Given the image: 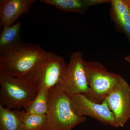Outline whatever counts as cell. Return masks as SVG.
I'll use <instances>...</instances> for the list:
<instances>
[{
  "label": "cell",
  "mask_w": 130,
  "mask_h": 130,
  "mask_svg": "<svg viewBox=\"0 0 130 130\" xmlns=\"http://www.w3.org/2000/svg\"><path fill=\"white\" fill-rule=\"evenodd\" d=\"M66 65L63 57L46 51L22 78L37 94L42 89L49 90L57 85L62 79Z\"/></svg>",
  "instance_id": "6da1fadb"
},
{
  "label": "cell",
  "mask_w": 130,
  "mask_h": 130,
  "mask_svg": "<svg viewBox=\"0 0 130 130\" xmlns=\"http://www.w3.org/2000/svg\"><path fill=\"white\" fill-rule=\"evenodd\" d=\"M46 122L42 130H72L86 121L85 116H78L71 107L70 96L56 86L48 91Z\"/></svg>",
  "instance_id": "7a4b0ae2"
},
{
  "label": "cell",
  "mask_w": 130,
  "mask_h": 130,
  "mask_svg": "<svg viewBox=\"0 0 130 130\" xmlns=\"http://www.w3.org/2000/svg\"><path fill=\"white\" fill-rule=\"evenodd\" d=\"M46 52L38 44L23 43L13 50L0 54V73L22 77Z\"/></svg>",
  "instance_id": "3957f363"
},
{
  "label": "cell",
  "mask_w": 130,
  "mask_h": 130,
  "mask_svg": "<svg viewBox=\"0 0 130 130\" xmlns=\"http://www.w3.org/2000/svg\"><path fill=\"white\" fill-rule=\"evenodd\" d=\"M85 66L89 89L84 95L94 102L102 103L122 77L109 72L97 61H85Z\"/></svg>",
  "instance_id": "277c9868"
},
{
  "label": "cell",
  "mask_w": 130,
  "mask_h": 130,
  "mask_svg": "<svg viewBox=\"0 0 130 130\" xmlns=\"http://www.w3.org/2000/svg\"><path fill=\"white\" fill-rule=\"evenodd\" d=\"M0 105L11 109L25 108L37 94L22 77L0 73Z\"/></svg>",
  "instance_id": "5b68a950"
},
{
  "label": "cell",
  "mask_w": 130,
  "mask_h": 130,
  "mask_svg": "<svg viewBox=\"0 0 130 130\" xmlns=\"http://www.w3.org/2000/svg\"><path fill=\"white\" fill-rule=\"evenodd\" d=\"M85 62L81 51L73 53L62 79L56 86L70 96L77 94H85L88 91Z\"/></svg>",
  "instance_id": "8992f818"
},
{
  "label": "cell",
  "mask_w": 130,
  "mask_h": 130,
  "mask_svg": "<svg viewBox=\"0 0 130 130\" xmlns=\"http://www.w3.org/2000/svg\"><path fill=\"white\" fill-rule=\"evenodd\" d=\"M70 98L72 109L78 116H89L105 125L118 127L106 100L102 103H96L82 94L71 96Z\"/></svg>",
  "instance_id": "52a82bcc"
},
{
  "label": "cell",
  "mask_w": 130,
  "mask_h": 130,
  "mask_svg": "<svg viewBox=\"0 0 130 130\" xmlns=\"http://www.w3.org/2000/svg\"><path fill=\"white\" fill-rule=\"evenodd\" d=\"M105 100L113 114L118 127H123L130 118V85L121 78Z\"/></svg>",
  "instance_id": "ba28073f"
},
{
  "label": "cell",
  "mask_w": 130,
  "mask_h": 130,
  "mask_svg": "<svg viewBox=\"0 0 130 130\" xmlns=\"http://www.w3.org/2000/svg\"><path fill=\"white\" fill-rule=\"evenodd\" d=\"M35 0H1L0 25L8 26L15 24L18 19L29 12Z\"/></svg>",
  "instance_id": "9c48e42d"
},
{
  "label": "cell",
  "mask_w": 130,
  "mask_h": 130,
  "mask_svg": "<svg viewBox=\"0 0 130 130\" xmlns=\"http://www.w3.org/2000/svg\"><path fill=\"white\" fill-rule=\"evenodd\" d=\"M111 3L110 16L116 29L130 42V0H112Z\"/></svg>",
  "instance_id": "30bf717a"
},
{
  "label": "cell",
  "mask_w": 130,
  "mask_h": 130,
  "mask_svg": "<svg viewBox=\"0 0 130 130\" xmlns=\"http://www.w3.org/2000/svg\"><path fill=\"white\" fill-rule=\"evenodd\" d=\"M20 21L8 26L3 27L0 35V54L11 51L23 43L21 41Z\"/></svg>",
  "instance_id": "8fae6325"
},
{
  "label": "cell",
  "mask_w": 130,
  "mask_h": 130,
  "mask_svg": "<svg viewBox=\"0 0 130 130\" xmlns=\"http://www.w3.org/2000/svg\"><path fill=\"white\" fill-rule=\"evenodd\" d=\"M43 3L52 5L66 12L85 14L91 6L89 0H41Z\"/></svg>",
  "instance_id": "7c38bea8"
},
{
  "label": "cell",
  "mask_w": 130,
  "mask_h": 130,
  "mask_svg": "<svg viewBox=\"0 0 130 130\" xmlns=\"http://www.w3.org/2000/svg\"><path fill=\"white\" fill-rule=\"evenodd\" d=\"M0 130H23L16 110H11L0 105Z\"/></svg>",
  "instance_id": "4fadbf2b"
},
{
  "label": "cell",
  "mask_w": 130,
  "mask_h": 130,
  "mask_svg": "<svg viewBox=\"0 0 130 130\" xmlns=\"http://www.w3.org/2000/svg\"><path fill=\"white\" fill-rule=\"evenodd\" d=\"M20 119L23 130H42L46 122L47 116L28 113L25 110L15 109Z\"/></svg>",
  "instance_id": "5bb4252c"
},
{
  "label": "cell",
  "mask_w": 130,
  "mask_h": 130,
  "mask_svg": "<svg viewBox=\"0 0 130 130\" xmlns=\"http://www.w3.org/2000/svg\"><path fill=\"white\" fill-rule=\"evenodd\" d=\"M49 90L42 89L37 94L34 100L25 108L28 113L37 115H47L48 109Z\"/></svg>",
  "instance_id": "9a60e30c"
},
{
  "label": "cell",
  "mask_w": 130,
  "mask_h": 130,
  "mask_svg": "<svg viewBox=\"0 0 130 130\" xmlns=\"http://www.w3.org/2000/svg\"><path fill=\"white\" fill-rule=\"evenodd\" d=\"M125 59L126 61H128L129 63H130V55L125 57Z\"/></svg>",
  "instance_id": "2e32d148"
}]
</instances>
